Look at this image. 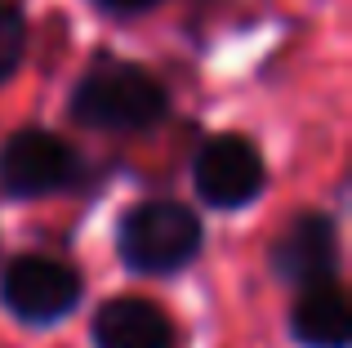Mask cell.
Here are the masks:
<instances>
[{
	"mask_svg": "<svg viewBox=\"0 0 352 348\" xmlns=\"http://www.w3.org/2000/svg\"><path fill=\"white\" fill-rule=\"evenodd\" d=\"M201 250V219L179 201H143L120 219V259L134 272H179Z\"/></svg>",
	"mask_w": 352,
	"mask_h": 348,
	"instance_id": "obj_2",
	"label": "cell"
},
{
	"mask_svg": "<svg viewBox=\"0 0 352 348\" xmlns=\"http://www.w3.org/2000/svg\"><path fill=\"white\" fill-rule=\"evenodd\" d=\"M339 263V237L326 215H299L272 246V268L290 286H326Z\"/></svg>",
	"mask_w": 352,
	"mask_h": 348,
	"instance_id": "obj_6",
	"label": "cell"
},
{
	"mask_svg": "<svg viewBox=\"0 0 352 348\" xmlns=\"http://www.w3.org/2000/svg\"><path fill=\"white\" fill-rule=\"evenodd\" d=\"M72 116L89 130L134 134L165 116V89L134 63L103 58L80 76L76 94H72Z\"/></svg>",
	"mask_w": 352,
	"mask_h": 348,
	"instance_id": "obj_1",
	"label": "cell"
},
{
	"mask_svg": "<svg viewBox=\"0 0 352 348\" xmlns=\"http://www.w3.org/2000/svg\"><path fill=\"white\" fill-rule=\"evenodd\" d=\"M27 50V27H23V14L9 5H0V85L14 76L18 58Z\"/></svg>",
	"mask_w": 352,
	"mask_h": 348,
	"instance_id": "obj_9",
	"label": "cell"
},
{
	"mask_svg": "<svg viewBox=\"0 0 352 348\" xmlns=\"http://www.w3.org/2000/svg\"><path fill=\"white\" fill-rule=\"evenodd\" d=\"M197 192L214 210H236L263 192V157L245 134H219L197 157Z\"/></svg>",
	"mask_w": 352,
	"mask_h": 348,
	"instance_id": "obj_4",
	"label": "cell"
},
{
	"mask_svg": "<svg viewBox=\"0 0 352 348\" xmlns=\"http://www.w3.org/2000/svg\"><path fill=\"white\" fill-rule=\"evenodd\" d=\"M72 148L50 130H18L0 148V188L9 197H45L72 183Z\"/></svg>",
	"mask_w": 352,
	"mask_h": 348,
	"instance_id": "obj_5",
	"label": "cell"
},
{
	"mask_svg": "<svg viewBox=\"0 0 352 348\" xmlns=\"http://www.w3.org/2000/svg\"><path fill=\"white\" fill-rule=\"evenodd\" d=\"M98 348H179L174 322L147 299H107L94 317Z\"/></svg>",
	"mask_w": 352,
	"mask_h": 348,
	"instance_id": "obj_7",
	"label": "cell"
},
{
	"mask_svg": "<svg viewBox=\"0 0 352 348\" xmlns=\"http://www.w3.org/2000/svg\"><path fill=\"white\" fill-rule=\"evenodd\" d=\"M290 331L303 348H348L352 344V308L348 295L326 281V286H312L308 295L294 304Z\"/></svg>",
	"mask_w": 352,
	"mask_h": 348,
	"instance_id": "obj_8",
	"label": "cell"
},
{
	"mask_svg": "<svg viewBox=\"0 0 352 348\" xmlns=\"http://www.w3.org/2000/svg\"><path fill=\"white\" fill-rule=\"evenodd\" d=\"M0 299L5 308L18 317V322L32 326H50L58 317H67L80 299V277L76 268L58 259H41V254H27V259H14L0 281Z\"/></svg>",
	"mask_w": 352,
	"mask_h": 348,
	"instance_id": "obj_3",
	"label": "cell"
},
{
	"mask_svg": "<svg viewBox=\"0 0 352 348\" xmlns=\"http://www.w3.org/2000/svg\"><path fill=\"white\" fill-rule=\"evenodd\" d=\"M103 5H112V9H147V5H156V0H103Z\"/></svg>",
	"mask_w": 352,
	"mask_h": 348,
	"instance_id": "obj_10",
	"label": "cell"
}]
</instances>
